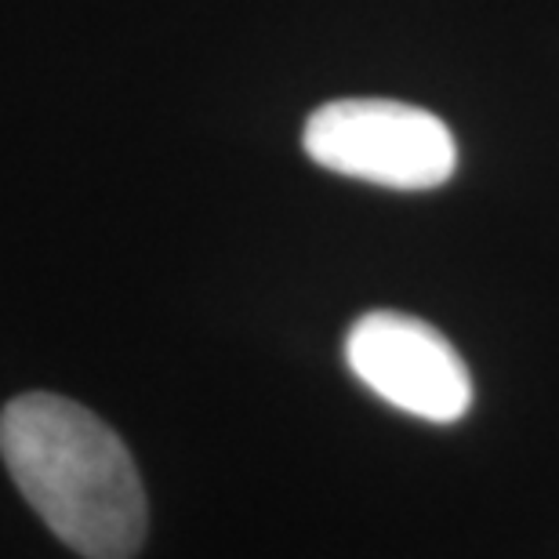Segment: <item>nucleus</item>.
<instances>
[{
  "instance_id": "obj_2",
  "label": "nucleus",
  "mask_w": 559,
  "mask_h": 559,
  "mask_svg": "<svg viewBox=\"0 0 559 559\" xmlns=\"http://www.w3.org/2000/svg\"><path fill=\"white\" fill-rule=\"evenodd\" d=\"M301 145L334 175L404 193L443 186L457 167L451 128L429 109L393 98H338L312 109Z\"/></svg>"
},
{
  "instance_id": "obj_3",
  "label": "nucleus",
  "mask_w": 559,
  "mask_h": 559,
  "mask_svg": "<svg viewBox=\"0 0 559 559\" xmlns=\"http://www.w3.org/2000/svg\"><path fill=\"white\" fill-rule=\"evenodd\" d=\"M345 364L404 415L451 425L473 407V374L432 323L407 312H367L345 334Z\"/></svg>"
},
{
  "instance_id": "obj_1",
  "label": "nucleus",
  "mask_w": 559,
  "mask_h": 559,
  "mask_svg": "<svg viewBox=\"0 0 559 559\" xmlns=\"http://www.w3.org/2000/svg\"><path fill=\"white\" fill-rule=\"evenodd\" d=\"M0 454L51 534L87 559H131L145 542V490L124 440L66 396L26 393L0 415Z\"/></svg>"
}]
</instances>
